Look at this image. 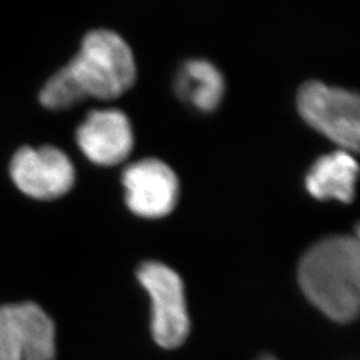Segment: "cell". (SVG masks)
Here are the masks:
<instances>
[{"instance_id":"6da1fadb","label":"cell","mask_w":360,"mask_h":360,"mask_svg":"<svg viewBox=\"0 0 360 360\" xmlns=\"http://www.w3.org/2000/svg\"><path fill=\"white\" fill-rule=\"evenodd\" d=\"M299 282L309 300L336 322L356 318L360 303L358 238L331 236L302 257Z\"/></svg>"},{"instance_id":"7a4b0ae2","label":"cell","mask_w":360,"mask_h":360,"mask_svg":"<svg viewBox=\"0 0 360 360\" xmlns=\"http://www.w3.org/2000/svg\"><path fill=\"white\" fill-rule=\"evenodd\" d=\"M86 99L112 101L136 80V63L127 41L110 30H92L65 65Z\"/></svg>"},{"instance_id":"3957f363","label":"cell","mask_w":360,"mask_h":360,"mask_svg":"<svg viewBox=\"0 0 360 360\" xmlns=\"http://www.w3.org/2000/svg\"><path fill=\"white\" fill-rule=\"evenodd\" d=\"M296 105L303 120L312 129L342 150L358 153L360 102L356 92L309 80L297 91Z\"/></svg>"},{"instance_id":"277c9868","label":"cell","mask_w":360,"mask_h":360,"mask_svg":"<svg viewBox=\"0 0 360 360\" xmlns=\"http://www.w3.org/2000/svg\"><path fill=\"white\" fill-rule=\"evenodd\" d=\"M10 176L20 193L37 200H53L75 183V168L60 148L44 144L20 147L11 158Z\"/></svg>"},{"instance_id":"5b68a950","label":"cell","mask_w":360,"mask_h":360,"mask_svg":"<svg viewBox=\"0 0 360 360\" xmlns=\"http://www.w3.org/2000/svg\"><path fill=\"white\" fill-rule=\"evenodd\" d=\"M138 276L151 297V326L156 343L165 348L179 347L190 330L179 275L162 263L148 262L139 269Z\"/></svg>"},{"instance_id":"8992f818","label":"cell","mask_w":360,"mask_h":360,"mask_svg":"<svg viewBox=\"0 0 360 360\" xmlns=\"http://www.w3.org/2000/svg\"><path fill=\"white\" fill-rule=\"evenodd\" d=\"M129 210L143 218H162L176 206L179 181L172 168L159 159L129 165L122 178Z\"/></svg>"},{"instance_id":"52a82bcc","label":"cell","mask_w":360,"mask_h":360,"mask_svg":"<svg viewBox=\"0 0 360 360\" xmlns=\"http://www.w3.org/2000/svg\"><path fill=\"white\" fill-rule=\"evenodd\" d=\"M77 147L98 166H115L129 158L134 147V132L127 115L119 110H95L79 124Z\"/></svg>"},{"instance_id":"ba28073f","label":"cell","mask_w":360,"mask_h":360,"mask_svg":"<svg viewBox=\"0 0 360 360\" xmlns=\"http://www.w3.org/2000/svg\"><path fill=\"white\" fill-rule=\"evenodd\" d=\"M358 179V163L351 153L340 150L319 158L306 176L309 193L321 200L352 202Z\"/></svg>"},{"instance_id":"9c48e42d","label":"cell","mask_w":360,"mask_h":360,"mask_svg":"<svg viewBox=\"0 0 360 360\" xmlns=\"http://www.w3.org/2000/svg\"><path fill=\"white\" fill-rule=\"evenodd\" d=\"M181 101L205 112L217 110L223 99L226 84L221 72L212 63L193 59L181 65L175 80Z\"/></svg>"},{"instance_id":"30bf717a","label":"cell","mask_w":360,"mask_h":360,"mask_svg":"<svg viewBox=\"0 0 360 360\" xmlns=\"http://www.w3.org/2000/svg\"><path fill=\"white\" fill-rule=\"evenodd\" d=\"M19 306H0V360H26V324Z\"/></svg>"},{"instance_id":"8fae6325","label":"cell","mask_w":360,"mask_h":360,"mask_svg":"<svg viewBox=\"0 0 360 360\" xmlns=\"http://www.w3.org/2000/svg\"><path fill=\"white\" fill-rule=\"evenodd\" d=\"M83 101L86 96L65 65L52 74L39 92L40 104L52 111L68 110Z\"/></svg>"},{"instance_id":"7c38bea8","label":"cell","mask_w":360,"mask_h":360,"mask_svg":"<svg viewBox=\"0 0 360 360\" xmlns=\"http://www.w3.org/2000/svg\"><path fill=\"white\" fill-rule=\"evenodd\" d=\"M257 360H276V358L272 356V355H263V356H260Z\"/></svg>"}]
</instances>
